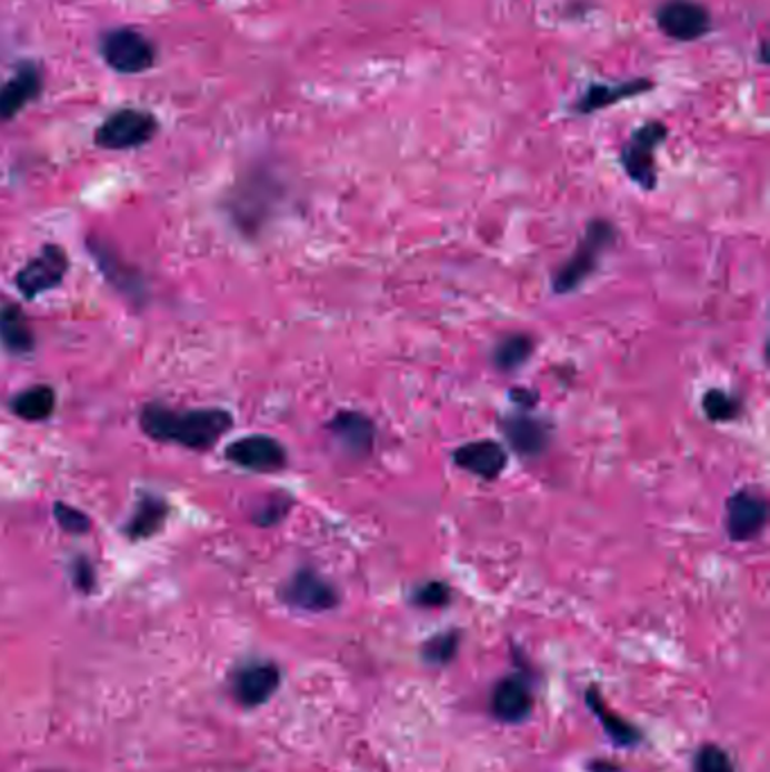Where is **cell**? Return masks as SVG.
<instances>
[{
  "label": "cell",
  "mask_w": 770,
  "mask_h": 772,
  "mask_svg": "<svg viewBox=\"0 0 770 772\" xmlns=\"http://www.w3.org/2000/svg\"><path fill=\"white\" fill-rule=\"evenodd\" d=\"M140 428L161 443H177L188 450H208L233 428V415L224 409L179 411L161 404H148L140 411Z\"/></svg>",
  "instance_id": "1"
},
{
  "label": "cell",
  "mask_w": 770,
  "mask_h": 772,
  "mask_svg": "<svg viewBox=\"0 0 770 772\" xmlns=\"http://www.w3.org/2000/svg\"><path fill=\"white\" fill-rule=\"evenodd\" d=\"M68 271V255L57 244H46L41 251L17 273V288L26 299H34L61 285Z\"/></svg>",
  "instance_id": "7"
},
{
  "label": "cell",
  "mask_w": 770,
  "mask_h": 772,
  "mask_svg": "<svg viewBox=\"0 0 770 772\" xmlns=\"http://www.w3.org/2000/svg\"><path fill=\"white\" fill-rule=\"evenodd\" d=\"M102 57L116 70L124 76L146 73L154 66L157 50L154 43L136 30H113L102 39Z\"/></svg>",
  "instance_id": "5"
},
{
  "label": "cell",
  "mask_w": 770,
  "mask_h": 772,
  "mask_svg": "<svg viewBox=\"0 0 770 772\" xmlns=\"http://www.w3.org/2000/svg\"><path fill=\"white\" fill-rule=\"evenodd\" d=\"M41 93V73L37 66H21L14 78L0 84V120H12Z\"/></svg>",
  "instance_id": "16"
},
{
  "label": "cell",
  "mask_w": 770,
  "mask_h": 772,
  "mask_svg": "<svg viewBox=\"0 0 770 772\" xmlns=\"http://www.w3.org/2000/svg\"><path fill=\"white\" fill-rule=\"evenodd\" d=\"M459 649V633H441L423 646V655L432 664H448Z\"/></svg>",
  "instance_id": "26"
},
{
  "label": "cell",
  "mask_w": 770,
  "mask_h": 772,
  "mask_svg": "<svg viewBox=\"0 0 770 772\" xmlns=\"http://www.w3.org/2000/svg\"><path fill=\"white\" fill-rule=\"evenodd\" d=\"M0 343L12 355H28L34 350L32 328L19 303L0 299Z\"/></svg>",
  "instance_id": "17"
},
{
  "label": "cell",
  "mask_w": 770,
  "mask_h": 772,
  "mask_svg": "<svg viewBox=\"0 0 770 772\" xmlns=\"http://www.w3.org/2000/svg\"><path fill=\"white\" fill-rule=\"evenodd\" d=\"M328 430L343 452L356 459H367L376 448L373 420L360 411H339L328 423Z\"/></svg>",
  "instance_id": "12"
},
{
  "label": "cell",
  "mask_w": 770,
  "mask_h": 772,
  "mask_svg": "<svg viewBox=\"0 0 770 772\" xmlns=\"http://www.w3.org/2000/svg\"><path fill=\"white\" fill-rule=\"evenodd\" d=\"M54 520L66 533L84 535L91 529V518L87 513H82L80 509L68 507V504H61V502L54 504Z\"/></svg>",
  "instance_id": "27"
},
{
  "label": "cell",
  "mask_w": 770,
  "mask_h": 772,
  "mask_svg": "<svg viewBox=\"0 0 770 772\" xmlns=\"http://www.w3.org/2000/svg\"><path fill=\"white\" fill-rule=\"evenodd\" d=\"M667 138V124L662 122H647L640 129L633 131L626 140L621 150V168L628 174V179L638 183L644 190H653L658 186V170H656V150L664 143Z\"/></svg>",
  "instance_id": "3"
},
{
  "label": "cell",
  "mask_w": 770,
  "mask_h": 772,
  "mask_svg": "<svg viewBox=\"0 0 770 772\" xmlns=\"http://www.w3.org/2000/svg\"><path fill=\"white\" fill-rule=\"evenodd\" d=\"M159 129L152 113L140 109H120L111 113L96 131V143L104 150H133L150 143Z\"/></svg>",
  "instance_id": "4"
},
{
  "label": "cell",
  "mask_w": 770,
  "mask_h": 772,
  "mask_svg": "<svg viewBox=\"0 0 770 772\" xmlns=\"http://www.w3.org/2000/svg\"><path fill=\"white\" fill-rule=\"evenodd\" d=\"M703 411L712 423H730V420L739 418L741 402L721 389H712L703 398Z\"/></svg>",
  "instance_id": "24"
},
{
  "label": "cell",
  "mask_w": 770,
  "mask_h": 772,
  "mask_svg": "<svg viewBox=\"0 0 770 772\" xmlns=\"http://www.w3.org/2000/svg\"><path fill=\"white\" fill-rule=\"evenodd\" d=\"M768 522V504L754 490H739L726 504V529L734 542L754 540Z\"/></svg>",
  "instance_id": "9"
},
{
  "label": "cell",
  "mask_w": 770,
  "mask_h": 772,
  "mask_svg": "<svg viewBox=\"0 0 770 772\" xmlns=\"http://www.w3.org/2000/svg\"><path fill=\"white\" fill-rule=\"evenodd\" d=\"M450 601V588L441 581H430L413 592V603L420 608H443Z\"/></svg>",
  "instance_id": "28"
},
{
  "label": "cell",
  "mask_w": 770,
  "mask_h": 772,
  "mask_svg": "<svg viewBox=\"0 0 770 772\" xmlns=\"http://www.w3.org/2000/svg\"><path fill=\"white\" fill-rule=\"evenodd\" d=\"M227 459L251 472H278L288 465V450L271 437L256 434L233 441L227 448Z\"/></svg>",
  "instance_id": "8"
},
{
  "label": "cell",
  "mask_w": 770,
  "mask_h": 772,
  "mask_svg": "<svg viewBox=\"0 0 770 772\" xmlns=\"http://www.w3.org/2000/svg\"><path fill=\"white\" fill-rule=\"evenodd\" d=\"M511 400L518 402V404H522V407H527V409H531V407L538 402V393H536V391H529V389H524V387H520V389H513V391H511Z\"/></svg>",
  "instance_id": "31"
},
{
  "label": "cell",
  "mask_w": 770,
  "mask_h": 772,
  "mask_svg": "<svg viewBox=\"0 0 770 772\" xmlns=\"http://www.w3.org/2000/svg\"><path fill=\"white\" fill-rule=\"evenodd\" d=\"M89 247H91V253L96 255V260L100 264V271L107 275V280L116 290H120L129 299L143 297V280H140V275L131 267L122 264V260L113 253V249L100 244L98 240L96 242L91 240Z\"/></svg>",
  "instance_id": "18"
},
{
  "label": "cell",
  "mask_w": 770,
  "mask_h": 772,
  "mask_svg": "<svg viewBox=\"0 0 770 772\" xmlns=\"http://www.w3.org/2000/svg\"><path fill=\"white\" fill-rule=\"evenodd\" d=\"M588 708L594 712V716L601 721L603 730L610 734L612 743L621 745V748H630V745H638L642 741V734L636 725H630L628 721L619 719L606 703L601 700L599 691L597 689H590L588 691Z\"/></svg>",
  "instance_id": "20"
},
{
  "label": "cell",
  "mask_w": 770,
  "mask_h": 772,
  "mask_svg": "<svg viewBox=\"0 0 770 772\" xmlns=\"http://www.w3.org/2000/svg\"><path fill=\"white\" fill-rule=\"evenodd\" d=\"M617 242V229L608 220H592L579 240L570 260L553 273L551 290L556 294H570L579 290L597 271L603 253Z\"/></svg>",
  "instance_id": "2"
},
{
  "label": "cell",
  "mask_w": 770,
  "mask_h": 772,
  "mask_svg": "<svg viewBox=\"0 0 770 772\" xmlns=\"http://www.w3.org/2000/svg\"><path fill=\"white\" fill-rule=\"evenodd\" d=\"M658 28L673 41H698L712 30L710 12L693 0H667L658 10Z\"/></svg>",
  "instance_id": "6"
},
{
  "label": "cell",
  "mask_w": 770,
  "mask_h": 772,
  "mask_svg": "<svg viewBox=\"0 0 770 772\" xmlns=\"http://www.w3.org/2000/svg\"><path fill=\"white\" fill-rule=\"evenodd\" d=\"M283 601L297 610L306 612H326L337 608L339 594L337 590L319 577L314 570H299L280 592Z\"/></svg>",
  "instance_id": "10"
},
{
  "label": "cell",
  "mask_w": 770,
  "mask_h": 772,
  "mask_svg": "<svg viewBox=\"0 0 770 772\" xmlns=\"http://www.w3.org/2000/svg\"><path fill=\"white\" fill-rule=\"evenodd\" d=\"M490 710H493L496 719L504 723L524 721L533 710V693L529 682L520 673L500 680L493 689V695H490Z\"/></svg>",
  "instance_id": "13"
},
{
  "label": "cell",
  "mask_w": 770,
  "mask_h": 772,
  "mask_svg": "<svg viewBox=\"0 0 770 772\" xmlns=\"http://www.w3.org/2000/svg\"><path fill=\"white\" fill-rule=\"evenodd\" d=\"M500 430L509 445L524 459H536L551 445V428L529 413H511L500 418Z\"/></svg>",
  "instance_id": "11"
},
{
  "label": "cell",
  "mask_w": 770,
  "mask_h": 772,
  "mask_svg": "<svg viewBox=\"0 0 770 772\" xmlns=\"http://www.w3.org/2000/svg\"><path fill=\"white\" fill-rule=\"evenodd\" d=\"M280 684V671L269 662H253L236 673L233 691L236 698L247 708L264 705Z\"/></svg>",
  "instance_id": "15"
},
{
  "label": "cell",
  "mask_w": 770,
  "mask_h": 772,
  "mask_svg": "<svg viewBox=\"0 0 770 772\" xmlns=\"http://www.w3.org/2000/svg\"><path fill=\"white\" fill-rule=\"evenodd\" d=\"M454 463H457V468H461L479 479L493 481L507 470L509 457H507V450L498 441L483 439V441H472V443L461 445L454 452Z\"/></svg>",
  "instance_id": "14"
},
{
  "label": "cell",
  "mask_w": 770,
  "mask_h": 772,
  "mask_svg": "<svg viewBox=\"0 0 770 772\" xmlns=\"http://www.w3.org/2000/svg\"><path fill=\"white\" fill-rule=\"evenodd\" d=\"M54 402H57L54 391L50 387H46V384H39V387H32V389L19 393L12 400V411L19 418H23V420H32V423H39V420H46V418L52 415Z\"/></svg>",
  "instance_id": "23"
},
{
  "label": "cell",
  "mask_w": 770,
  "mask_h": 772,
  "mask_svg": "<svg viewBox=\"0 0 770 772\" xmlns=\"http://www.w3.org/2000/svg\"><path fill=\"white\" fill-rule=\"evenodd\" d=\"M290 507H292V502L288 500V498H280V495H273L262 509H258V513H256V522L260 524V527H273V524H278L280 520H283L286 515H288V511H290Z\"/></svg>",
  "instance_id": "29"
},
{
  "label": "cell",
  "mask_w": 770,
  "mask_h": 772,
  "mask_svg": "<svg viewBox=\"0 0 770 772\" xmlns=\"http://www.w3.org/2000/svg\"><path fill=\"white\" fill-rule=\"evenodd\" d=\"M533 355V339L529 334H507L504 339H500L493 348V367L502 373H513L518 371L522 364H527Z\"/></svg>",
  "instance_id": "22"
},
{
  "label": "cell",
  "mask_w": 770,
  "mask_h": 772,
  "mask_svg": "<svg viewBox=\"0 0 770 772\" xmlns=\"http://www.w3.org/2000/svg\"><path fill=\"white\" fill-rule=\"evenodd\" d=\"M696 772H734V763L719 745H703L696 754Z\"/></svg>",
  "instance_id": "25"
},
{
  "label": "cell",
  "mask_w": 770,
  "mask_h": 772,
  "mask_svg": "<svg viewBox=\"0 0 770 772\" xmlns=\"http://www.w3.org/2000/svg\"><path fill=\"white\" fill-rule=\"evenodd\" d=\"M651 87H653V82H649V80H633V82H623L617 87L597 84L583 93V98L577 102V111L588 116V113L601 111L606 107H612L626 98H633V96H640L644 91H651Z\"/></svg>",
  "instance_id": "19"
},
{
  "label": "cell",
  "mask_w": 770,
  "mask_h": 772,
  "mask_svg": "<svg viewBox=\"0 0 770 772\" xmlns=\"http://www.w3.org/2000/svg\"><path fill=\"white\" fill-rule=\"evenodd\" d=\"M73 568H76V570H73V581H76V585H78L82 592H91L93 585H96V570H93V565L89 563L87 558H78Z\"/></svg>",
  "instance_id": "30"
},
{
  "label": "cell",
  "mask_w": 770,
  "mask_h": 772,
  "mask_svg": "<svg viewBox=\"0 0 770 772\" xmlns=\"http://www.w3.org/2000/svg\"><path fill=\"white\" fill-rule=\"evenodd\" d=\"M166 520H168V504L161 498L143 495V500H140V504L136 507L133 518L127 524L124 533L131 540H146V538H152L163 527Z\"/></svg>",
  "instance_id": "21"
}]
</instances>
